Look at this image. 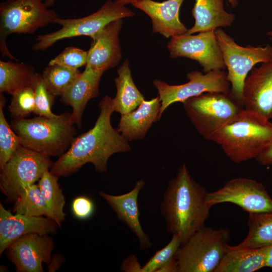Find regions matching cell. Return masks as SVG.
Instances as JSON below:
<instances>
[{
  "mask_svg": "<svg viewBox=\"0 0 272 272\" xmlns=\"http://www.w3.org/2000/svg\"><path fill=\"white\" fill-rule=\"evenodd\" d=\"M112 99L104 96L99 104L100 111L94 126L75 137L66 152L53 163L50 172L57 177L67 176L86 163H92L98 172L107 171V163L114 154L127 152L128 142L111 123L114 111Z\"/></svg>",
  "mask_w": 272,
  "mask_h": 272,
  "instance_id": "1",
  "label": "cell"
},
{
  "mask_svg": "<svg viewBox=\"0 0 272 272\" xmlns=\"http://www.w3.org/2000/svg\"><path fill=\"white\" fill-rule=\"evenodd\" d=\"M207 193L206 189L191 177L185 163L168 183L160 212L166 221L167 232L179 236L181 246L205 226L211 208L206 202Z\"/></svg>",
  "mask_w": 272,
  "mask_h": 272,
  "instance_id": "2",
  "label": "cell"
},
{
  "mask_svg": "<svg viewBox=\"0 0 272 272\" xmlns=\"http://www.w3.org/2000/svg\"><path fill=\"white\" fill-rule=\"evenodd\" d=\"M213 142L233 162L256 159L272 143V123L243 108L216 134Z\"/></svg>",
  "mask_w": 272,
  "mask_h": 272,
  "instance_id": "3",
  "label": "cell"
},
{
  "mask_svg": "<svg viewBox=\"0 0 272 272\" xmlns=\"http://www.w3.org/2000/svg\"><path fill=\"white\" fill-rule=\"evenodd\" d=\"M71 113L54 118L37 116L14 119L11 127L20 137L21 146L48 157H58L69 148L76 130Z\"/></svg>",
  "mask_w": 272,
  "mask_h": 272,
  "instance_id": "4",
  "label": "cell"
},
{
  "mask_svg": "<svg viewBox=\"0 0 272 272\" xmlns=\"http://www.w3.org/2000/svg\"><path fill=\"white\" fill-rule=\"evenodd\" d=\"M230 231L203 227L176 252L178 272H215L228 250Z\"/></svg>",
  "mask_w": 272,
  "mask_h": 272,
  "instance_id": "5",
  "label": "cell"
},
{
  "mask_svg": "<svg viewBox=\"0 0 272 272\" xmlns=\"http://www.w3.org/2000/svg\"><path fill=\"white\" fill-rule=\"evenodd\" d=\"M182 104L198 133L211 141L243 109L229 93L220 92L204 93L187 99Z\"/></svg>",
  "mask_w": 272,
  "mask_h": 272,
  "instance_id": "6",
  "label": "cell"
},
{
  "mask_svg": "<svg viewBox=\"0 0 272 272\" xmlns=\"http://www.w3.org/2000/svg\"><path fill=\"white\" fill-rule=\"evenodd\" d=\"M230 84L229 94L243 107V88L248 73L259 63L272 59V46L238 45L221 28L215 30Z\"/></svg>",
  "mask_w": 272,
  "mask_h": 272,
  "instance_id": "7",
  "label": "cell"
},
{
  "mask_svg": "<svg viewBox=\"0 0 272 272\" xmlns=\"http://www.w3.org/2000/svg\"><path fill=\"white\" fill-rule=\"evenodd\" d=\"M42 0H7L0 5V50L3 56L17 59L6 43L13 33L32 34L45 27L59 16L49 10Z\"/></svg>",
  "mask_w": 272,
  "mask_h": 272,
  "instance_id": "8",
  "label": "cell"
},
{
  "mask_svg": "<svg viewBox=\"0 0 272 272\" xmlns=\"http://www.w3.org/2000/svg\"><path fill=\"white\" fill-rule=\"evenodd\" d=\"M134 15V12L124 5L108 0L98 10L86 17L74 19L57 17L53 23L61 26V28L38 36L33 49L44 51L57 41L77 36H87L92 39L110 23Z\"/></svg>",
  "mask_w": 272,
  "mask_h": 272,
  "instance_id": "9",
  "label": "cell"
},
{
  "mask_svg": "<svg viewBox=\"0 0 272 272\" xmlns=\"http://www.w3.org/2000/svg\"><path fill=\"white\" fill-rule=\"evenodd\" d=\"M52 164L50 157L21 146L1 169L0 189L6 201L15 202Z\"/></svg>",
  "mask_w": 272,
  "mask_h": 272,
  "instance_id": "10",
  "label": "cell"
},
{
  "mask_svg": "<svg viewBox=\"0 0 272 272\" xmlns=\"http://www.w3.org/2000/svg\"><path fill=\"white\" fill-rule=\"evenodd\" d=\"M187 78L188 82L178 85H169L158 79L153 81L161 101L159 119L165 110L175 102L183 103L207 92H230V84L227 78V73L223 70H214L206 74L191 71L187 74Z\"/></svg>",
  "mask_w": 272,
  "mask_h": 272,
  "instance_id": "11",
  "label": "cell"
},
{
  "mask_svg": "<svg viewBox=\"0 0 272 272\" xmlns=\"http://www.w3.org/2000/svg\"><path fill=\"white\" fill-rule=\"evenodd\" d=\"M206 202L211 208L232 203L248 213L272 212V198L262 184L244 177L230 180L221 188L208 193Z\"/></svg>",
  "mask_w": 272,
  "mask_h": 272,
  "instance_id": "12",
  "label": "cell"
},
{
  "mask_svg": "<svg viewBox=\"0 0 272 272\" xmlns=\"http://www.w3.org/2000/svg\"><path fill=\"white\" fill-rule=\"evenodd\" d=\"M171 57H186L197 61L203 72L226 68L222 53L214 31L187 33L171 38L167 45Z\"/></svg>",
  "mask_w": 272,
  "mask_h": 272,
  "instance_id": "13",
  "label": "cell"
},
{
  "mask_svg": "<svg viewBox=\"0 0 272 272\" xmlns=\"http://www.w3.org/2000/svg\"><path fill=\"white\" fill-rule=\"evenodd\" d=\"M54 248L48 235L30 233L20 237L7 248L9 259L18 272H43L42 263H49Z\"/></svg>",
  "mask_w": 272,
  "mask_h": 272,
  "instance_id": "14",
  "label": "cell"
},
{
  "mask_svg": "<svg viewBox=\"0 0 272 272\" xmlns=\"http://www.w3.org/2000/svg\"><path fill=\"white\" fill-rule=\"evenodd\" d=\"M243 107L267 119L272 118V59L254 67L243 88Z\"/></svg>",
  "mask_w": 272,
  "mask_h": 272,
  "instance_id": "15",
  "label": "cell"
},
{
  "mask_svg": "<svg viewBox=\"0 0 272 272\" xmlns=\"http://www.w3.org/2000/svg\"><path fill=\"white\" fill-rule=\"evenodd\" d=\"M58 225L46 217L12 214L0 203V255L14 241L30 233L54 234Z\"/></svg>",
  "mask_w": 272,
  "mask_h": 272,
  "instance_id": "16",
  "label": "cell"
},
{
  "mask_svg": "<svg viewBox=\"0 0 272 272\" xmlns=\"http://www.w3.org/2000/svg\"><path fill=\"white\" fill-rule=\"evenodd\" d=\"M122 25V19L113 21L92 39L85 66L104 73L119 63L121 58L119 33Z\"/></svg>",
  "mask_w": 272,
  "mask_h": 272,
  "instance_id": "17",
  "label": "cell"
},
{
  "mask_svg": "<svg viewBox=\"0 0 272 272\" xmlns=\"http://www.w3.org/2000/svg\"><path fill=\"white\" fill-rule=\"evenodd\" d=\"M184 0H135L132 5L145 13L151 19L153 33L172 38L187 33L188 29L180 21L179 13Z\"/></svg>",
  "mask_w": 272,
  "mask_h": 272,
  "instance_id": "18",
  "label": "cell"
},
{
  "mask_svg": "<svg viewBox=\"0 0 272 272\" xmlns=\"http://www.w3.org/2000/svg\"><path fill=\"white\" fill-rule=\"evenodd\" d=\"M145 184L144 180H139L131 190L118 195L109 194L103 191L99 192L100 196L108 203L117 218L124 223L137 236L140 248L142 250L152 246L149 238L143 231L139 220L140 212L138 198L139 192Z\"/></svg>",
  "mask_w": 272,
  "mask_h": 272,
  "instance_id": "19",
  "label": "cell"
},
{
  "mask_svg": "<svg viewBox=\"0 0 272 272\" xmlns=\"http://www.w3.org/2000/svg\"><path fill=\"white\" fill-rule=\"evenodd\" d=\"M103 74L86 66L84 71L61 96L62 103L72 107L71 120L79 127L88 101L99 95V83Z\"/></svg>",
  "mask_w": 272,
  "mask_h": 272,
  "instance_id": "20",
  "label": "cell"
},
{
  "mask_svg": "<svg viewBox=\"0 0 272 272\" xmlns=\"http://www.w3.org/2000/svg\"><path fill=\"white\" fill-rule=\"evenodd\" d=\"M160 108L159 96L144 100L135 110L121 115L118 131L128 142L143 139L152 124L160 120Z\"/></svg>",
  "mask_w": 272,
  "mask_h": 272,
  "instance_id": "21",
  "label": "cell"
},
{
  "mask_svg": "<svg viewBox=\"0 0 272 272\" xmlns=\"http://www.w3.org/2000/svg\"><path fill=\"white\" fill-rule=\"evenodd\" d=\"M192 15L195 23L188 29L189 34L230 27L235 20V16L225 10L223 0H195Z\"/></svg>",
  "mask_w": 272,
  "mask_h": 272,
  "instance_id": "22",
  "label": "cell"
},
{
  "mask_svg": "<svg viewBox=\"0 0 272 272\" xmlns=\"http://www.w3.org/2000/svg\"><path fill=\"white\" fill-rule=\"evenodd\" d=\"M228 250L215 272H254L265 267L267 246L257 248H234Z\"/></svg>",
  "mask_w": 272,
  "mask_h": 272,
  "instance_id": "23",
  "label": "cell"
},
{
  "mask_svg": "<svg viewBox=\"0 0 272 272\" xmlns=\"http://www.w3.org/2000/svg\"><path fill=\"white\" fill-rule=\"evenodd\" d=\"M117 74L114 80L116 94L112 103L114 111L122 115L135 109L145 98L134 83L127 59L117 69Z\"/></svg>",
  "mask_w": 272,
  "mask_h": 272,
  "instance_id": "24",
  "label": "cell"
},
{
  "mask_svg": "<svg viewBox=\"0 0 272 272\" xmlns=\"http://www.w3.org/2000/svg\"><path fill=\"white\" fill-rule=\"evenodd\" d=\"M40 74L29 65L0 61V93L13 95L28 88H34Z\"/></svg>",
  "mask_w": 272,
  "mask_h": 272,
  "instance_id": "25",
  "label": "cell"
},
{
  "mask_svg": "<svg viewBox=\"0 0 272 272\" xmlns=\"http://www.w3.org/2000/svg\"><path fill=\"white\" fill-rule=\"evenodd\" d=\"M58 179L48 169L38 180V186L45 202V216L53 220L60 227L65 218L63 211L65 201Z\"/></svg>",
  "mask_w": 272,
  "mask_h": 272,
  "instance_id": "26",
  "label": "cell"
},
{
  "mask_svg": "<svg viewBox=\"0 0 272 272\" xmlns=\"http://www.w3.org/2000/svg\"><path fill=\"white\" fill-rule=\"evenodd\" d=\"M248 232L234 248H257L272 244V212L248 213Z\"/></svg>",
  "mask_w": 272,
  "mask_h": 272,
  "instance_id": "27",
  "label": "cell"
},
{
  "mask_svg": "<svg viewBox=\"0 0 272 272\" xmlns=\"http://www.w3.org/2000/svg\"><path fill=\"white\" fill-rule=\"evenodd\" d=\"M79 70H72L57 64H50L43 70L41 77L44 84L55 97L61 96L80 74Z\"/></svg>",
  "mask_w": 272,
  "mask_h": 272,
  "instance_id": "28",
  "label": "cell"
},
{
  "mask_svg": "<svg viewBox=\"0 0 272 272\" xmlns=\"http://www.w3.org/2000/svg\"><path fill=\"white\" fill-rule=\"evenodd\" d=\"M13 212L28 216H45L46 205L38 185L26 187L15 201Z\"/></svg>",
  "mask_w": 272,
  "mask_h": 272,
  "instance_id": "29",
  "label": "cell"
},
{
  "mask_svg": "<svg viewBox=\"0 0 272 272\" xmlns=\"http://www.w3.org/2000/svg\"><path fill=\"white\" fill-rule=\"evenodd\" d=\"M6 98L0 95V169H2L21 146V139L6 120L4 108Z\"/></svg>",
  "mask_w": 272,
  "mask_h": 272,
  "instance_id": "30",
  "label": "cell"
},
{
  "mask_svg": "<svg viewBox=\"0 0 272 272\" xmlns=\"http://www.w3.org/2000/svg\"><path fill=\"white\" fill-rule=\"evenodd\" d=\"M9 110L14 119L25 118L35 109L34 88L22 90L12 95Z\"/></svg>",
  "mask_w": 272,
  "mask_h": 272,
  "instance_id": "31",
  "label": "cell"
},
{
  "mask_svg": "<svg viewBox=\"0 0 272 272\" xmlns=\"http://www.w3.org/2000/svg\"><path fill=\"white\" fill-rule=\"evenodd\" d=\"M181 242L178 235H172L170 242L163 248L158 250L142 266V272H157V270L170 261L181 247Z\"/></svg>",
  "mask_w": 272,
  "mask_h": 272,
  "instance_id": "32",
  "label": "cell"
},
{
  "mask_svg": "<svg viewBox=\"0 0 272 272\" xmlns=\"http://www.w3.org/2000/svg\"><path fill=\"white\" fill-rule=\"evenodd\" d=\"M35 109L34 113L40 116L54 118L58 116L51 110L56 97L46 88L40 74L34 87Z\"/></svg>",
  "mask_w": 272,
  "mask_h": 272,
  "instance_id": "33",
  "label": "cell"
},
{
  "mask_svg": "<svg viewBox=\"0 0 272 272\" xmlns=\"http://www.w3.org/2000/svg\"><path fill=\"white\" fill-rule=\"evenodd\" d=\"M88 52L72 46L66 47L60 54L51 59L49 64H57L72 70H79L87 62Z\"/></svg>",
  "mask_w": 272,
  "mask_h": 272,
  "instance_id": "34",
  "label": "cell"
},
{
  "mask_svg": "<svg viewBox=\"0 0 272 272\" xmlns=\"http://www.w3.org/2000/svg\"><path fill=\"white\" fill-rule=\"evenodd\" d=\"M71 209L74 216L80 220L91 217L94 213L95 206L93 201L85 196H78L72 201Z\"/></svg>",
  "mask_w": 272,
  "mask_h": 272,
  "instance_id": "35",
  "label": "cell"
},
{
  "mask_svg": "<svg viewBox=\"0 0 272 272\" xmlns=\"http://www.w3.org/2000/svg\"><path fill=\"white\" fill-rule=\"evenodd\" d=\"M142 267L137 257L133 254L129 255L121 265V270L126 272H142Z\"/></svg>",
  "mask_w": 272,
  "mask_h": 272,
  "instance_id": "36",
  "label": "cell"
},
{
  "mask_svg": "<svg viewBox=\"0 0 272 272\" xmlns=\"http://www.w3.org/2000/svg\"><path fill=\"white\" fill-rule=\"evenodd\" d=\"M256 160L262 165L272 166V143Z\"/></svg>",
  "mask_w": 272,
  "mask_h": 272,
  "instance_id": "37",
  "label": "cell"
},
{
  "mask_svg": "<svg viewBox=\"0 0 272 272\" xmlns=\"http://www.w3.org/2000/svg\"><path fill=\"white\" fill-rule=\"evenodd\" d=\"M157 272H178V265L175 257L159 268Z\"/></svg>",
  "mask_w": 272,
  "mask_h": 272,
  "instance_id": "38",
  "label": "cell"
},
{
  "mask_svg": "<svg viewBox=\"0 0 272 272\" xmlns=\"http://www.w3.org/2000/svg\"><path fill=\"white\" fill-rule=\"evenodd\" d=\"M265 267L272 268V244L267 246L265 260Z\"/></svg>",
  "mask_w": 272,
  "mask_h": 272,
  "instance_id": "39",
  "label": "cell"
},
{
  "mask_svg": "<svg viewBox=\"0 0 272 272\" xmlns=\"http://www.w3.org/2000/svg\"><path fill=\"white\" fill-rule=\"evenodd\" d=\"M135 0H114V1L118 4L121 5H125L128 4H131Z\"/></svg>",
  "mask_w": 272,
  "mask_h": 272,
  "instance_id": "40",
  "label": "cell"
},
{
  "mask_svg": "<svg viewBox=\"0 0 272 272\" xmlns=\"http://www.w3.org/2000/svg\"><path fill=\"white\" fill-rule=\"evenodd\" d=\"M56 0H44V3L47 7L52 5Z\"/></svg>",
  "mask_w": 272,
  "mask_h": 272,
  "instance_id": "41",
  "label": "cell"
},
{
  "mask_svg": "<svg viewBox=\"0 0 272 272\" xmlns=\"http://www.w3.org/2000/svg\"><path fill=\"white\" fill-rule=\"evenodd\" d=\"M227 1L230 4V5L233 8H235L237 6V4H238L237 0H227Z\"/></svg>",
  "mask_w": 272,
  "mask_h": 272,
  "instance_id": "42",
  "label": "cell"
},
{
  "mask_svg": "<svg viewBox=\"0 0 272 272\" xmlns=\"http://www.w3.org/2000/svg\"><path fill=\"white\" fill-rule=\"evenodd\" d=\"M267 35L268 36H269L270 39L271 40V41H272V30H270V31H268V32L267 33Z\"/></svg>",
  "mask_w": 272,
  "mask_h": 272,
  "instance_id": "43",
  "label": "cell"
}]
</instances>
